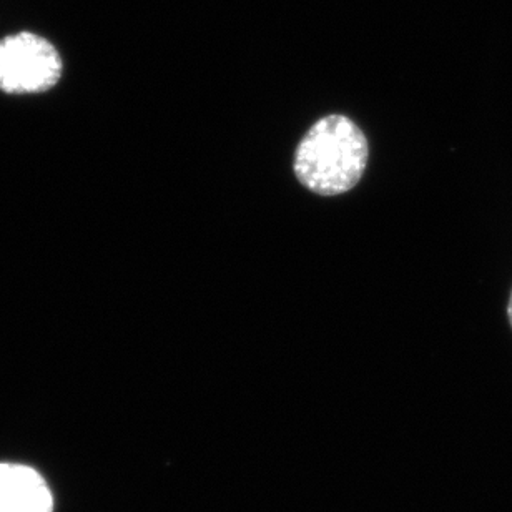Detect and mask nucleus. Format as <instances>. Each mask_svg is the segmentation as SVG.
Here are the masks:
<instances>
[{
  "mask_svg": "<svg viewBox=\"0 0 512 512\" xmlns=\"http://www.w3.org/2000/svg\"><path fill=\"white\" fill-rule=\"evenodd\" d=\"M370 157L365 133L345 115L318 120L296 148L295 175L303 187L323 197L350 192Z\"/></svg>",
  "mask_w": 512,
  "mask_h": 512,
  "instance_id": "f257e3e1",
  "label": "nucleus"
},
{
  "mask_svg": "<svg viewBox=\"0 0 512 512\" xmlns=\"http://www.w3.org/2000/svg\"><path fill=\"white\" fill-rule=\"evenodd\" d=\"M62 59L54 45L30 32L0 40V90L40 94L59 84Z\"/></svg>",
  "mask_w": 512,
  "mask_h": 512,
  "instance_id": "f03ea898",
  "label": "nucleus"
},
{
  "mask_svg": "<svg viewBox=\"0 0 512 512\" xmlns=\"http://www.w3.org/2000/svg\"><path fill=\"white\" fill-rule=\"evenodd\" d=\"M54 499L44 478L22 464H0V512H52Z\"/></svg>",
  "mask_w": 512,
  "mask_h": 512,
  "instance_id": "7ed1b4c3",
  "label": "nucleus"
},
{
  "mask_svg": "<svg viewBox=\"0 0 512 512\" xmlns=\"http://www.w3.org/2000/svg\"><path fill=\"white\" fill-rule=\"evenodd\" d=\"M508 318H509V325H511V328H512V290H511V295H509Z\"/></svg>",
  "mask_w": 512,
  "mask_h": 512,
  "instance_id": "20e7f679",
  "label": "nucleus"
}]
</instances>
